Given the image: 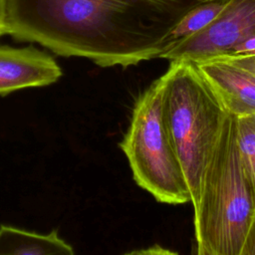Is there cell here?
Segmentation results:
<instances>
[{"mask_svg": "<svg viewBox=\"0 0 255 255\" xmlns=\"http://www.w3.org/2000/svg\"><path fill=\"white\" fill-rule=\"evenodd\" d=\"M197 2H209V1H226V0H196Z\"/></svg>", "mask_w": 255, "mask_h": 255, "instance_id": "15", "label": "cell"}, {"mask_svg": "<svg viewBox=\"0 0 255 255\" xmlns=\"http://www.w3.org/2000/svg\"><path fill=\"white\" fill-rule=\"evenodd\" d=\"M255 34V0H226L219 16L204 30L177 44L162 58L201 62L227 55Z\"/></svg>", "mask_w": 255, "mask_h": 255, "instance_id": "5", "label": "cell"}, {"mask_svg": "<svg viewBox=\"0 0 255 255\" xmlns=\"http://www.w3.org/2000/svg\"><path fill=\"white\" fill-rule=\"evenodd\" d=\"M6 16H7V0H0V36L5 34Z\"/></svg>", "mask_w": 255, "mask_h": 255, "instance_id": "14", "label": "cell"}, {"mask_svg": "<svg viewBox=\"0 0 255 255\" xmlns=\"http://www.w3.org/2000/svg\"><path fill=\"white\" fill-rule=\"evenodd\" d=\"M163 81L164 124L196 205L203 172L229 115L191 61H170Z\"/></svg>", "mask_w": 255, "mask_h": 255, "instance_id": "3", "label": "cell"}, {"mask_svg": "<svg viewBox=\"0 0 255 255\" xmlns=\"http://www.w3.org/2000/svg\"><path fill=\"white\" fill-rule=\"evenodd\" d=\"M228 114H255V74L223 58L193 62Z\"/></svg>", "mask_w": 255, "mask_h": 255, "instance_id": "6", "label": "cell"}, {"mask_svg": "<svg viewBox=\"0 0 255 255\" xmlns=\"http://www.w3.org/2000/svg\"><path fill=\"white\" fill-rule=\"evenodd\" d=\"M162 91L160 77L137 98L120 146L138 186L159 202L183 204L191 196L164 124Z\"/></svg>", "mask_w": 255, "mask_h": 255, "instance_id": "4", "label": "cell"}, {"mask_svg": "<svg viewBox=\"0 0 255 255\" xmlns=\"http://www.w3.org/2000/svg\"><path fill=\"white\" fill-rule=\"evenodd\" d=\"M193 208L197 254L240 255L255 195L240 160L233 115L225 119Z\"/></svg>", "mask_w": 255, "mask_h": 255, "instance_id": "2", "label": "cell"}, {"mask_svg": "<svg viewBox=\"0 0 255 255\" xmlns=\"http://www.w3.org/2000/svg\"><path fill=\"white\" fill-rule=\"evenodd\" d=\"M225 1L199 2L190 8L170 31L162 56L182 41L208 27L221 13Z\"/></svg>", "mask_w": 255, "mask_h": 255, "instance_id": "9", "label": "cell"}, {"mask_svg": "<svg viewBox=\"0 0 255 255\" xmlns=\"http://www.w3.org/2000/svg\"><path fill=\"white\" fill-rule=\"evenodd\" d=\"M215 58H223L230 60L255 74V55H245V56H218Z\"/></svg>", "mask_w": 255, "mask_h": 255, "instance_id": "13", "label": "cell"}, {"mask_svg": "<svg viewBox=\"0 0 255 255\" xmlns=\"http://www.w3.org/2000/svg\"><path fill=\"white\" fill-rule=\"evenodd\" d=\"M74 254L70 244L61 239L56 230L49 234L0 226V255H51Z\"/></svg>", "mask_w": 255, "mask_h": 255, "instance_id": "8", "label": "cell"}, {"mask_svg": "<svg viewBox=\"0 0 255 255\" xmlns=\"http://www.w3.org/2000/svg\"><path fill=\"white\" fill-rule=\"evenodd\" d=\"M62 76L57 62L34 47L0 46V96L26 89L48 86Z\"/></svg>", "mask_w": 255, "mask_h": 255, "instance_id": "7", "label": "cell"}, {"mask_svg": "<svg viewBox=\"0 0 255 255\" xmlns=\"http://www.w3.org/2000/svg\"><path fill=\"white\" fill-rule=\"evenodd\" d=\"M196 0H7L5 34L57 55L128 67L160 58Z\"/></svg>", "mask_w": 255, "mask_h": 255, "instance_id": "1", "label": "cell"}, {"mask_svg": "<svg viewBox=\"0 0 255 255\" xmlns=\"http://www.w3.org/2000/svg\"><path fill=\"white\" fill-rule=\"evenodd\" d=\"M255 55V34L249 36L238 45H236L230 53L223 56H245Z\"/></svg>", "mask_w": 255, "mask_h": 255, "instance_id": "12", "label": "cell"}, {"mask_svg": "<svg viewBox=\"0 0 255 255\" xmlns=\"http://www.w3.org/2000/svg\"><path fill=\"white\" fill-rule=\"evenodd\" d=\"M240 255H255V210L248 226Z\"/></svg>", "mask_w": 255, "mask_h": 255, "instance_id": "11", "label": "cell"}, {"mask_svg": "<svg viewBox=\"0 0 255 255\" xmlns=\"http://www.w3.org/2000/svg\"><path fill=\"white\" fill-rule=\"evenodd\" d=\"M235 125L240 160L255 195V114L235 117Z\"/></svg>", "mask_w": 255, "mask_h": 255, "instance_id": "10", "label": "cell"}]
</instances>
